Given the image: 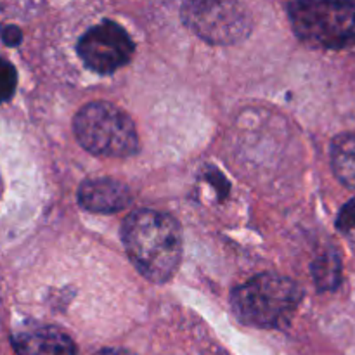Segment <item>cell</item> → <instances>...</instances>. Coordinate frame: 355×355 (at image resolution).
I'll use <instances>...</instances> for the list:
<instances>
[{
	"label": "cell",
	"mask_w": 355,
	"mask_h": 355,
	"mask_svg": "<svg viewBox=\"0 0 355 355\" xmlns=\"http://www.w3.org/2000/svg\"><path fill=\"white\" fill-rule=\"evenodd\" d=\"M121 239L132 263L153 283H165L182 260V229L168 214L132 211L121 227Z\"/></svg>",
	"instance_id": "obj_1"
},
{
	"label": "cell",
	"mask_w": 355,
	"mask_h": 355,
	"mask_svg": "<svg viewBox=\"0 0 355 355\" xmlns=\"http://www.w3.org/2000/svg\"><path fill=\"white\" fill-rule=\"evenodd\" d=\"M300 286L279 274H260L232 291V311L255 328H281L300 305Z\"/></svg>",
	"instance_id": "obj_2"
},
{
	"label": "cell",
	"mask_w": 355,
	"mask_h": 355,
	"mask_svg": "<svg viewBox=\"0 0 355 355\" xmlns=\"http://www.w3.org/2000/svg\"><path fill=\"white\" fill-rule=\"evenodd\" d=\"M73 128L80 144L92 155L125 158L139 151L135 123L114 104L89 103L76 113Z\"/></svg>",
	"instance_id": "obj_3"
},
{
	"label": "cell",
	"mask_w": 355,
	"mask_h": 355,
	"mask_svg": "<svg viewBox=\"0 0 355 355\" xmlns=\"http://www.w3.org/2000/svg\"><path fill=\"white\" fill-rule=\"evenodd\" d=\"M291 24L304 44L315 49H345L355 44V3L291 2Z\"/></svg>",
	"instance_id": "obj_4"
},
{
	"label": "cell",
	"mask_w": 355,
	"mask_h": 355,
	"mask_svg": "<svg viewBox=\"0 0 355 355\" xmlns=\"http://www.w3.org/2000/svg\"><path fill=\"white\" fill-rule=\"evenodd\" d=\"M182 19L210 44H234L252 30L246 7L232 2H187L182 6Z\"/></svg>",
	"instance_id": "obj_5"
},
{
	"label": "cell",
	"mask_w": 355,
	"mask_h": 355,
	"mask_svg": "<svg viewBox=\"0 0 355 355\" xmlns=\"http://www.w3.org/2000/svg\"><path fill=\"white\" fill-rule=\"evenodd\" d=\"M134 51V42L127 30L107 19L87 30L78 42L80 58L97 73H113L123 68Z\"/></svg>",
	"instance_id": "obj_6"
},
{
	"label": "cell",
	"mask_w": 355,
	"mask_h": 355,
	"mask_svg": "<svg viewBox=\"0 0 355 355\" xmlns=\"http://www.w3.org/2000/svg\"><path fill=\"white\" fill-rule=\"evenodd\" d=\"M132 200L130 187L113 179L87 180L78 189V203L94 214H116L130 207Z\"/></svg>",
	"instance_id": "obj_7"
},
{
	"label": "cell",
	"mask_w": 355,
	"mask_h": 355,
	"mask_svg": "<svg viewBox=\"0 0 355 355\" xmlns=\"http://www.w3.org/2000/svg\"><path fill=\"white\" fill-rule=\"evenodd\" d=\"M17 355H76L73 340L55 326H37L12 336Z\"/></svg>",
	"instance_id": "obj_8"
},
{
	"label": "cell",
	"mask_w": 355,
	"mask_h": 355,
	"mask_svg": "<svg viewBox=\"0 0 355 355\" xmlns=\"http://www.w3.org/2000/svg\"><path fill=\"white\" fill-rule=\"evenodd\" d=\"M331 165L335 175L355 189V135L342 134L331 144Z\"/></svg>",
	"instance_id": "obj_9"
},
{
	"label": "cell",
	"mask_w": 355,
	"mask_h": 355,
	"mask_svg": "<svg viewBox=\"0 0 355 355\" xmlns=\"http://www.w3.org/2000/svg\"><path fill=\"white\" fill-rule=\"evenodd\" d=\"M312 274H314V281L319 290H335L342 277V263H340L338 255L329 252L315 260L312 266Z\"/></svg>",
	"instance_id": "obj_10"
},
{
	"label": "cell",
	"mask_w": 355,
	"mask_h": 355,
	"mask_svg": "<svg viewBox=\"0 0 355 355\" xmlns=\"http://www.w3.org/2000/svg\"><path fill=\"white\" fill-rule=\"evenodd\" d=\"M17 73L7 59L0 58V103L9 101L16 90Z\"/></svg>",
	"instance_id": "obj_11"
},
{
	"label": "cell",
	"mask_w": 355,
	"mask_h": 355,
	"mask_svg": "<svg viewBox=\"0 0 355 355\" xmlns=\"http://www.w3.org/2000/svg\"><path fill=\"white\" fill-rule=\"evenodd\" d=\"M336 227L345 238L355 243V198L342 208L338 218H336Z\"/></svg>",
	"instance_id": "obj_12"
},
{
	"label": "cell",
	"mask_w": 355,
	"mask_h": 355,
	"mask_svg": "<svg viewBox=\"0 0 355 355\" xmlns=\"http://www.w3.org/2000/svg\"><path fill=\"white\" fill-rule=\"evenodd\" d=\"M0 38L6 45H19L21 38H23V33L17 26H12V24H6V26H0Z\"/></svg>",
	"instance_id": "obj_13"
},
{
	"label": "cell",
	"mask_w": 355,
	"mask_h": 355,
	"mask_svg": "<svg viewBox=\"0 0 355 355\" xmlns=\"http://www.w3.org/2000/svg\"><path fill=\"white\" fill-rule=\"evenodd\" d=\"M96 355H135L132 352H127V350H121V349H106V350H101Z\"/></svg>",
	"instance_id": "obj_14"
}]
</instances>
